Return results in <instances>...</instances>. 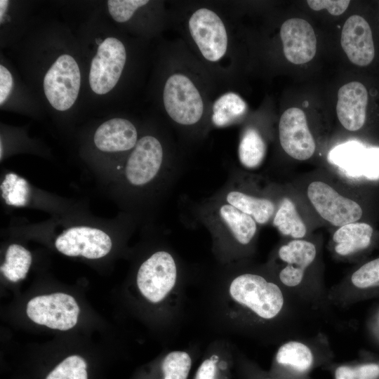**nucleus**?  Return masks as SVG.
I'll return each instance as SVG.
<instances>
[{
  "label": "nucleus",
  "mask_w": 379,
  "mask_h": 379,
  "mask_svg": "<svg viewBox=\"0 0 379 379\" xmlns=\"http://www.w3.org/2000/svg\"><path fill=\"white\" fill-rule=\"evenodd\" d=\"M291 186L320 225L338 228L356 222L373 223L378 214L372 193L351 187L324 171L305 174Z\"/></svg>",
  "instance_id": "nucleus-1"
},
{
  "label": "nucleus",
  "mask_w": 379,
  "mask_h": 379,
  "mask_svg": "<svg viewBox=\"0 0 379 379\" xmlns=\"http://www.w3.org/2000/svg\"><path fill=\"white\" fill-rule=\"evenodd\" d=\"M229 291L236 302L265 319L278 315L284 302L280 288L256 274L245 273L236 277Z\"/></svg>",
  "instance_id": "nucleus-2"
},
{
  "label": "nucleus",
  "mask_w": 379,
  "mask_h": 379,
  "mask_svg": "<svg viewBox=\"0 0 379 379\" xmlns=\"http://www.w3.org/2000/svg\"><path fill=\"white\" fill-rule=\"evenodd\" d=\"M81 73L75 59L70 55H60L46 72L44 94L51 105L58 111L69 109L74 104L80 90Z\"/></svg>",
  "instance_id": "nucleus-3"
},
{
  "label": "nucleus",
  "mask_w": 379,
  "mask_h": 379,
  "mask_svg": "<svg viewBox=\"0 0 379 379\" xmlns=\"http://www.w3.org/2000/svg\"><path fill=\"white\" fill-rule=\"evenodd\" d=\"M163 100L169 117L179 124H195L203 115L204 103L199 91L192 81L182 74H174L167 79Z\"/></svg>",
  "instance_id": "nucleus-4"
},
{
  "label": "nucleus",
  "mask_w": 379,
  "mask_h": 379,
  "mask_svg": "<svg viewBox=\"0 0 379 379\" xmlns=\"http://www.w3.org/2000/svg\"><path fill=\"white\" fill-rule=\"evenodd\" d=\"M126 61L124 44L112 36L102 40L93 58L88 81L91 90L98 95L110 92L118 83Z\"/></svg>",
  "instance_id": "nucleus-5"
},
{
  "label": "nucleus",
  "mask_w": 379,
  "mask_h": 379,
  "mask_svg": "<svg viewBox=\"0 0 379 379\" xmlns=\"http://www.w3.org/2000/svg\"><path fill=\"white\" fill-rule=\"evenodd\" d=\"M277 196V206L271 222L281 235L291 239H305L321 225L292 186L281 190Z\"/></svg>",
  "instance_id": "nucleus-6"
},
{
  "label": "nucleus",
  "mask_w": 379,
  "mask_h": 379,
  "mask_svg": "<svg viewBox=\"0 0 379 379\" xmlns=\"http://www.w3.org/2000/svg\"><path fill=\"white\" fill-rule=\"evenodd\" d=\"M177 266L168 252L159 251L151 255L140 266L136 281L142 295L157 303L164 300L174 287Z\"/></svg>",
  "instance_id": "nucleus-7"
},
{
  "label": "nucleus",
  "mask_w": 379,
  "mask_h": 379,
  "mask_svg": "<svg viewBox=\"0 0 379 379\" xmlns=\"http://www.w3.org/2000/svg\"><path fill=\"white\" fill-rule=\"evenodd\" d=\"M26 313L36 324L67 331L77 324L79 307L72 295L54 293L31 299L27 305Z\"/></svg>",
  "instance_id": "nucleus-8"
},
{
  "label": "nucleus",
  "mask_w": 379,
  "mask_h": 379,
  "mask_svg": "<svg viewBox=\"0 0 379 379\" xmlns=\"http://www.w3.org/2000/svg\"><path fill=\"white\" fill-rule=\"evenodd\" d=\"M164 150L161 142L154 136L140 138L124 168V180L134 188H142L152 183L161 173Z\"/></svg>",
  "instance_id": "nucleus-9"
},
{
  "label": "nucleus",
  "mask_w": 379,
  "mask_h": 379,
  "mask_svg": "<svg viewBox=\"0 0 379 379\" xmlns=\"http://www.w3.org/2000/svg\"><path fill=\"white\" fill-rule=\"evenodd\" d=\"M190 34L207 60L215 62L222 58L227 48V34L220 17L213 11L197 10L189 20Z\"/></svg>",
  "instance_id": "nucleus-10"
},
{
  "label": "nucleus",
  "mask_w": 379,
  "mask_h": 379,
  "mask_svg": "<svg viewBox=\"0 0 379 379\" xmlns=\"http://www.w3.org/2000/svg\"><path fill=\"white\" fill-rule=\"evenodd\" d=\"M55 246L60 253L67 256L98 259L110 252L112 241L103 230L81 225L64 230L55 239Z\"/></svg>",
  "instance_id": "nucleus-11"
},
{
  "label": "nucleus",
  "mask_w": 379,
  "mask_h": 379,
  "mask_svg": "<svg viewBox=\"0 0 379 379\" xmlns=\"http://www.w3.org/2000/svg\"><path fill=\"white\" fill-rule=\"evenodd\" d=\"M279 138L283 150L298 161L310 159L316 150L305 112L297 107L286 109L279 123Z\"/></svg>",
  "instance_id": "nucleus-12"
},
{
  "label": "nucleus",
  "mask_w": 379,
  "mask_h": 379,
  "mask_svg": "<svg viewBox=\"0 0 379 379\" xmlns=\"http://www.w3.org/2000/svg\"><path fill=\"white\" fill-rule=\"evenodd\" d=\"M317 255L315 243L306 238L291 239L281 245L278 250V257L285 265L279 273L281 282L288 287L298 286Z\"/></svg>",
  "instance_id": "nucleus-13"
},
{
  "label": "nucleus",
  "mask_w": 379,
  "mask_h": 379,
  "mask_svg": "<svg viewBox=\"0 0 379 379\" xmlns=\"http://www.w3.org/2000/svg\"><path fill=\"white\" fill-rule=\"evenodd\" d=\"M280 36L286 58L295 65L310 61L317 51V38L312 25L301 18H291L281 25Z\"/></svg>",
  "instance_id": "nucleus-14"
},
{
  "label": "nucleus",
  "mask_w": 379,
  "mask_h": 379,
  "mask_svg": "<svg viewBox=\"0 0 379 379\" xmlns=\"http://www.w3.org/2000/svg\"><path fill=\"white\" fill-rule=\"evenodd\" d=\"M209 216L213 230L225 232L239 245H249L258 234V223L225 201L217 204Z\"/></svg>",
  "instance_id": "nucleus-15"
},
{
  "label": "nucleus",
  "mask_w": 379,
  "mask_h": 379,
  "mask_svg": "<svg viewBox=\"0 0 379 379\" xmlns=\"http://www.w3.org/2000/svg\"><path fill=\"white\" fill-rule=\"evenodd\" d=\"M341 46L354 65H368L375 56V47L370 25L359 15H351L345 21L340 38Z\"/></svg>",
  "instance_id": "nucleus-16"
},
{
  "label": "nucleus",
  "mask_w": 379,
  "mask_h": 379,
  "mask_svg": "<svg viewBox=\"0 0 379 379\" xmlns=\"http://www.w3.org/2000/svg\"><path fill=\"white\" fill-rule=\"evenodd\" d=\"M368 92L359 81L343 85L338 92L336 113L341 125L349 131H357L366 121Z\"/></svg>",
  "instance_id": "nucleus-17"
},
{
  "label": "nucleus",
  "mask_w": 379,
  "mask_h": 379,
  "mask_svg": "<svg viewBox=\"0 0 379 379\" xmlns=\"http://www.w3.org/2000/svg\"><path fill=\"white\" fill-rule=\"evenodd\" d=\"M138 132L128 120L114 118L100 124L93 135L95 147L101 152L114 153L133 149L138 142Z\"/></svg>",
  "instance_id": "nucleus-18"
},
{
  "label": "nucleus",
  "mask_w": 379,
  "mask_h": 379,
  "mask_svg": "<svg viewBox=\"0 0 379 379\" xmlns=\"http://www.w3.org/2000/svg\"><path fill=\"white\" fill-rule=\"evenodd\" d=\"M223 201L251 216L258 225L271 222L277 206V195L258 194L242 188L227 190Z\"/></svg>",
  "instance_id": "nucleus-19"
},
{
  "label": "nucleus",
  "mask_w": 379,
  "mask_h": 379,
  "mask_svg": "<svg viewBox=\"0 0 379 379\" xmlns=\"http://www.w3.org/2000/svg\"><path fill=\"white\" fill-rule=\"evenodd\" d=\"M375 234L373 223L356 222L335 228L332 241L336 254L347 257L367 249Z\"/></svg>",
  "instance_id": "nucleus-20"
},
{
  "label": "nucleus",
  "mask_w": 379,
  "mask_h": 379,
  "mask_svg": "<svg viewBox=\"0 0 379 379\" xmlns=\"http://www.w3.org/2000/svg\"><path fill=\"white\" fill-rule=\"evenodd\" d=\"M276 361L298 375L307 373L314 362L311 350L297 341H290L281 345L277 351Z\"/></svg>",
  "instance_id": "nucleus-21"
},
{
  "label": "nucleus",
  "mask_w": 379,
  "mask_h": 379,
  "mask_svg": "<svg viewBox=\"0 0 379 379\" xmlns=\"http://www.w3.org/2000/svg\"><path fill=\"white\" fill-rule=\"evenodd\" d=\"M266 143L254 128H246L242 134L239 142L238 155L241 165L248 169L259 167L266 155Z\"/></svg>",
  "instance_id": "nucleus-22"
},
{
  "label": "nucleus",
  "mask_w": 379,
  "mask_h": 379,
  "mask_svg": "<svg viewBox=\"0 0 379 379\" xmlns=\"http://www.w3.org/2000/svg\"><path fill=\"white\" fill-rule=\"evenodd\" d=\"M246 111L247 105L239 95L227 93L215 102L212 121L217 126H226L239 121Z\"/></svg>",
  "instance_id": "nucleus-23"
},
{
  "label": "nucleus",
  "mask_w": 379,
  "mask_h": 379,
  "mask_svg": "<svg viewBox=\"0 0 379 379\" xmlns=\"http://www.w3.org/2000/svg\"><path fill=\"white\" fill-rule=\"evenodd\" d=\"M32 254L21 245H10L1 265V272L9 281L17 282L25 278L32 264Z\"/></svg>",
  "instance_id": "nucleus-24"
},
{
  "label": "nucleus",
  "mask_w": 379,
  "mask_h": 379,
  "mask_svg": "<svg viewBox=\"0 0 379 379\" xmlns=\"http://www.w3.org/2000/svg\"><path fill=\"white\" fill-rule=\"evenodd\" d=\"M87 364L79 355H71L62 360L46 379H88Z\"/></svg>",
  "instance_id": "nucleus-25"
},
{
  "label": "nucleus",
  "mask_w": 379,
  "mask_h": 379,
  "mask_svg": "<svg viewBox=\"0 0 379 379\" xmlns=\"http://www.w3.org/2000/svg\"><path fill=\"white\" fill-rule=\"evenodd\" d=\"M192 364L190 355L182 351L168 354L162 362L164 379H187Z\"/></svg>",
  "instance_id": "nucleus-26"
},
{
  "label": "nucleus",
  "mask_w": 379,
  "mask_h": 379,
  "mask_svg": "<svg viewBox=\"0 0 379 379\" xmlns=\"http://www.w3.org/2000/svg\"><path fill=\"white\" fill-rule=\"evenodd\" d=\"M2 195L10 205L21 206L26 203L27 185L26 181L15 174L10 173L1 185Z\"/></svg>",
  "instance_id": "nucleus-27"
},
{
  "label": "nucleus",
  "mask_w": 379,
  "mask_h": 379,
  "mask_svg": "<svg viewBox=\"0 0 379 379\" xmlns=\"http://www.w3.org/2000/svg\"><path fill=\"white\" fill-rule=\"evenodd\" d=\"M351 282L361 289L379 286V258L364 263L356 270L351 276Z\"/></svg>",
  "instance_id": "nucleus-28"
},
{
  "label": "nucleus",
  "mask_w": 379,
  "mask_h": 379,
  "mask_svg": "<svg viewBox=\"0 0 379 379\" xmlns=\"http://www.w3.org/2000/svg\"><path fill=\"white\" fill-rule=\"evenodd\" d=\"M335 379H378L379 365L374 363L342 365L334 371Z\"/></svg>",
  "instance_id": "nucleus-29"
},
{
  "label": "nucleus",
  "mask_w": 379,
  "mask_h": 379,
  "mask_svg": "<svg viewBox=\"0 0 379 379\" xmlns=\"http://www.w3.org/2000/svg\"><path fill=\"white\" fill-rule=\"evenodd\" d=\"M147 3V0H109L107 6L109 14L116 22H125L140 7Z\"/></svg>",
  "instance_id": "nucleus-30"
},
{
  "label": "nucleus",
  "mask_w": 379,
  "mask_h": 379,
  "mask_svg": "<svg viewBox=\"0 0 379 379\" xmlns=\"http://www.w3.org/2000/svg\"><path fill=\"white\" fill-rule=\"evenodd\" d=\"M309 6L314 11L326 9L333 15H339L347 8L350 1L347 0H309Z\"/></svg>",
  "instance_id": "nucleus-31"
},
{
  "label": "nucleus",
  "mask_w": 379,
  "mask_h": 379,
  "mask_svg": "<svg viewBox=\"0 0 379 379\" xmlns=\"http://www.w3.org/2000/svg\"><path fill=\"white\" fill-rule=\"evenodd\" d=\"M13 86V79L10 71L3 65H0V105L8 99Z\"/></svg>",
  "instance_id": "nucleus-32"
},
{
  "label": "nucleus",
  "mask_w": 379,
  "mask_h": 379,
  "mask_svg": "<svg viewBox=\"0 0 379 379\" xmlns=\"http://www.w3.org/2000/svg\"><path fill=\"white\" fill-rule=\"evenodd\" d=\"M216 366L213 359L204 360L196 373L195 379H215Z\"/></svg>",
  "instance_id": "nucleus-33"
},
{
  "label": "nucleus",
  "mask_w": 379,
  "mask_h": 379,
  "mask_svg": "<svg viewBox=\"0 0 379 379\" xmlns=\"http://www.w3.org/2000/svg\"><path fill=\"white\" fill-rule=\"evenodd\" d=\"M9 4V1L6 0H1L0 1V20L1 23L4 21V15L6 13V11L7 10L8 6Z\"/></svg>",
  "instance_id": "nucleus-34"
},
{
  "label": "nucleus",
  "mask_w": 379,
  "mask_h": 379,
  "mask_svg": "<svg viewBox=\"0 0 379 379\" xmlns=\"http://www.w3.org/2000/svg\"><path fill=\"white\" fill-rule=\"evenodd\" d=\"M267 379H268V378H267Z\"/></svg>",
  "instance_id": "nucleus-35"
}]
</instances>
